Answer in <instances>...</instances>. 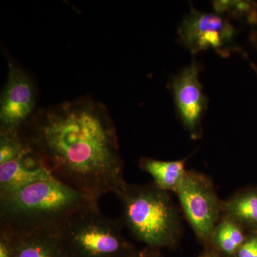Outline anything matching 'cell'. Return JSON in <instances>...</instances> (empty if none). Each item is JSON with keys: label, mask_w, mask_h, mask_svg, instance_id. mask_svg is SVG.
<instances>
[{"label": "cell", "mask_w": 257, "mask_h": 257, "mask_svg": "<svg viewBox=\"0 0 257 257\" xmlns=\"http://www.w3.org/2000/svg\"><path fill=\"white\" fill-rule=\"evenodd\" d=\"M20 134L53 178L94 202L127 184L109 111L89 96L40 109Z\"/></svg>", "instance_id": "obj_1"}, {"label": "cell", "mask_w": 257, "mask_h": 257, "mask_svg": "<svg viewBox=\"0 0 257 257\" xmlns=\"http://www.w3.org/2000/svg\"><path fill=\"white\" fill-rule=\"evenodd\" d=\"M99 203L53 178L0 194V231L15 238L59 229L74 214Z\"/></svg>", "instance_id": "obj_2"}, {"label": "cell", "mask_w": 257, "mask_h": 257, "mask_svg": "<svg viewBox=\"0 0 257 257\" xmlns=\"http://www.w3.org/2000/svg\"><path fill=\"white\" fill-rule=\"evenodd\" d=\"M122 222L147 247L171 248L178 242L181 224L168 192L155 184H126L117 194Z\"/></svg>", "instance_id": "obj_3"}, {"label": "cell", "mask_w": 257, "mask_h": 257, "mask_svg": "<svg viewBox=\"0 0 257 257\" xmlns=\"http://www.w3.org/2000/svg\"><path fill=\"white\" fill-rule=\"evenodd\" d=\"M119 221L104 215L98 205L74 214L59 229L66 257H128L135 251Z\"/></svg>", "instance_id": "obj_4"}, {"label": "cell", "mask_w": 257, "mask_h": 257, "mask_svg": "<svg viewBox=\"0 0 257 257\" xmlns=\"http://www.w3.org/2000/svg\"><path fill=\"white\" fill-rule=\"evenodd\" d=\"M178 37L192 55L212 50L226 58L234 52L246 57V53L236 42L237 30L227 17L217 13L191 9L179 25Z\"/></svg>", "instance_id": "obj_5"}, {"label": "cell", "mask_w": 257, "mask_h": 257, "mask_svg": "<svg viewBox=\"0 0 257 257\" xmlns=\"http://www.w3.org/2000/svg\"><path fill=\"white\" fill-rule=\"evenodd\" d=\"M176 194L197 237L204 242L211 241L221 209L211 181L202 174L187 171Z\"/></svg>", "instance_id": "obj_6"}, {"label": "cell", "mask_w": 257, "mask_h": 257, "mask_svg": "<svg viewBox=\"0 0 257 257\" xmlns=\"http://www.w3.org/2000/svg\"><path fill=\"white\" fill-rule=\"evenodd\" d=\"M0 101V133L20 134L35 114L36 89L25 70L10 62Z\"/></svg>", "instance_id": "obj_7"}, {"label": "cell", "mask_w": 257, "mask_h": 257, "mask_svg": "<svg viewBox=\"0 0 257 257\" xmlns=\"http://www.w3.org/2000/svg\"><path fill=\"white\" fill-rule=\"evenodd\" d=\"M200 65L193 61L171 81L170 87L179 119L194 140L202 134V119L207 111L208 99L199 81Z\"/></svg>", "instance_id": "obj_8"}, {"label": "cell", "mask_w": 257, "mask_h": 257, "mask_svg": "<svg viewBox=\"0 0 257 257\" xmlns=\"http://www.w3.org/2000/svg\"><path fill=\"white\" fill-rule=\"evenodd\" d=\"M52 177L41 160L28 147L17 158L0 165V194Z\"/></svg>", "instance_id": "obj_9"}, {"label": "cell", "mask_w": 257, "mask_h": 257, "mask_svg": "<svg viewBox=\"0 0 257 257\" xmlns=\"http://www.w3.org/2000/svg\"><path fill=\"white\" fill-rule=\"evenodd\" d=\"M186 160L161 161L151 158H142V170L151 176L154 184L166 192H177L187 174Z\"/></svg>", "instance_id": "obj_10"}, {"label": "cell", "mask_w": 257, "mask_h": 257, "mask_svg": "<svg viewBox=\"0 0 257 257\" xmlns=\"http://www.w3.org/2000/svg\"><path fill=\"white\" fill-rule=\"evenodd\" d=\"M16 257H66L58 231H43L17 239Z\"/></svg>", "instance_id": "obj_11"}, {"label": "cell", "mask_w": 257, "mask_h": 257, "mask_svg": "<svg viewBox=\"0 0 257 257\" xmlns=\"http://www.w3.org/2000/svg\"><path fill=\"white\" fill-rule=\"evenodd\" d=\"M225 216L257 232V191L236 194L221 204Z\"/></svg>", "instance_id": "obj_12"}, {"label": "cell", "mask_w": 257, "mask_h": 257, "mask_svg": "<svg viewBox=\"0 0 257 257\" xmlns=\"http://www.w3.org/2000/svg\"><path fill=\"white\" fill-rule=\"evenodd\" d=\"M246 237L242 226L225 216L216 225L211 241L218 253L234 256Z\"/></svg>", "instance_id": "obj_13"}, {"label": "cell", "mask_w": 257, "mask_h": 257, "mask_svg": "<svg viewBox=\"0 0 257 257\" xmlns=\"http://www.w3.org/2000/svg\"><path fill=\"white\" fill-rule=\"evenodd\" d=\"M28 147L21 134L0 133V165L17 158Z\"/></svg>", "instance_id": "obj_14"}, {"label": "cell", "mask_w": 257, "mask_h": 257, "mask_svg": "<svg viewBox=\"0 0 257 257\" xmlns=\"http://www.w3.org/2000/svg\"><path fill=\"white\" fill-rule=\"evenodd\" d=\"M17 238L0 231V257H16Z\"/></svg>", "instance_id": "obj_15"}, {"label": "cell", "mask_w": 257, "mask_h": 257, "mask_svg": "<svg viewBox=\"0 0 257 257\" xmlns=\"http://www.w3.org/2000/svg\"><path fill=\"white\" fill-rule=\"evenodd\" d=\"M234 257H257V233L246 236Z\"/></svg>", "instance_id": "obj_16"}, {"label": "cell", "mask_w": 257, "mask_h": 257, "mask_svg": "<svg viewBox=\"0 0 257 257\" xmlns=\"http://www.w3.org/2000/svg\"><path fill=\"white\" fill-rule=\"evenodd\" d=\"M128 257H162L159 249L150 247L136 249Z\"/></svg>", "instance_id": "obj_17"}, {"label": "cell", "mask_w": 257, "mask_h": 257, "mask_svg": "<svg viewBox=\"0 0 257 257\" xmlns=\"http://www.w3.org/2000/svg\"><path fill=\"white\" fill-rule=\"evenodd\" d=\"M250 26H251V28L249 35L250 42L252 44L257 53V20L253 25H250ZM256 64L257 65V64Z\"/></svg>", "instance_id": "obj_18"}, {"label": "cell", "mask_w": 257, "mask_h": 257, "mask_svg": "<svg viewBox=\"0 0 257 257\" xmlns=\"http://www.w3.org/2000/svg\"><path fill=\"white\" fill-rule=\"evenodd\" d=\"M200 257H222L221 256L220 253H218L217 251H213V250H209V251H205L201 255Z\"/></svg>", "instance_id": "obj_19"}, {"label": "cell", "mask_w": 257, "mask_h": 257, "mask_svg": "<svg viewBox=\"0 0 257 257\" xmlns=\"http://www.w3.org/2000/svg\"><path fill=\"white\" fill-rule=\"evenodd\" d=\"M250 64H251V68H252L253 72H254L255 73H256V75H257V65H256V64L255 63H253V62H251V63H250Z\"/></svg>", "instance_id": "obj_20"}]
</instances>
